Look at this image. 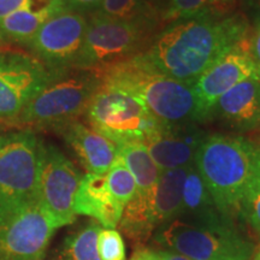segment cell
<instances>
[{"mask_svg":"<svg viewBox=\"0 0 260 260\" xmlns=\"http://www.w3.org/2000/svg\"><path fill=\"white\" fill-rule=\"evenodd\" d=\"M241 14L204 15L164 25L142 56L160 73L193 83L247 38Z\"/></svg>","mask_w":260,"mask_h":260,"instance_id":"6da1fadb","label":"cell"},{"mask_svg":"<svg viewBox=\"0 0 260 260\" xmlns=\"http://www.w3.org/2000/svg\"><path fill=\"white\" fill-rule=\"evenodd\" d=\"M95 74L102 84L117 87L138 96L162 124L203 123L191 83L160 73L142 53Z\"/></svg>","mask_w":260,"mask_h":260,"instance_id":"7a4b0ae2","label":"cell"},{"mask_svg":"<svg viewBox=\"0 0 260 260\" xmlns=\"http://www.w3.org/2000/svg\"><path fill=\"white\" fill-rule=\"evenodd\" d=\"M256 149L258 145L242 136L209 134L195 155V168L217 207L233 220L255 176Z\"/></svg>","mask_w":260,"mask_h":260,"instance_id":"3957f363","label":"cell"},{"mask_svg":"<svg viewBox=\"0 0 260 260\" xmlns=\"http://www.w3.org/2000/svg\"><path fill=\"white\" fill-rule=\"evenodd\" d=\"M99 86L100 79L93 71L79 69L59 71L11 121L17 125L25 126V129L57 130L84 115Z\"/></svg>","mask_w":260,"mask_h":260,"instance_id":"277c9868","label":"cell"},{"mask_svg":"<svg viewBox=\"0 0 260 260\" xmlns=\"http://www.w3.org/2000/svg\"><path fill=\"white\" fill-rule=\"evenodd\" d=\"M84 116L90 128L117 146L145 144L168 126L159 122L138 96L102 83Z\"/></svg>","mask_w":260,"mask_h":260,"instance_id":"5b68a950","label":"cell"},{"mask_svg":"<svg viewBox=\"0 0 260 260\" xmlns=\"http://www.w3.org/2000/svg\"><path fill=\"white\" fill-rule=\"evenodd\" d=\"M154 240L190 260H251L255 253L254 243L236 225L210 228L175 219L158 228Z\"/></svg>","mask_w":260,"mask_h":260,"instance_id":"8992f818","label":"cell"},{"mask_svg":"<svg viewBox=\"0 0 260 260\" xmlns=\"http://www.w3.org/2000/svg\"><path fill=\"white\" fill-rule=\"evenodd\" d=\"M87 17L82 48L74 69L99 73L144 53L157 32L94 14Z\"/></svg>","mask_w":260,"mask_h":260,"instance_id":"52a82bcc","label":"cell"},{"mask_svg":"<svg viewBox=\"0 0 260 260\" xmlns=\"http://www.w3.org/2000/svg\"><path fill=\"white\" fill-rule=\"evenodd\" d=\"M41 146L31 129L0 135V211L38 201Z\"/></svg>","mask_w":260,"mask_h":260,"instance_id":"ba28073f","label":"cell"},{"mask_svg":"<svg viewBox=\"0 0 260 260\" xmlns=\"http://www.w3.org/2000/svg\"><path fill=\"white\" fill-rule=\"evenodd\" d=\"M56 230L38 201L0 211V260H42Z\"/></svg>","mask_w":260,"mask_h":260,"instance_id":"9c48e42d","label":"cell"},{"mask_svg":"<svg viewBox=\"0 0 260 260\" xmlns=\"http://www.w3.org/2000/svg\"><path fill=\"white\" fill-rule=\"evenodd\" d=\"M82 175L54 145L41 146L38 203L56 229L74 223V200Z\"/></svg>","mask_w":260,"mask_h":260,"instance_id":"30bf717a","label":"cell"},{"mask_svg":"<svg viewBox=\"0 0 260 260\" xmlns=\"http://www.w3.org/2000/svg\"><path fill=\"white\" fill-rule=\"evenodd\" d=\"M54 75L32 54L0 48V118L17 117Z\"/></svg>","mask_w":260,"mask_h":260,"instance_id":"8fae6325","label":"cell"},{"mask_svg":"<svg viewBox=\"0 0 260 260\" xmlns=\"http://www.w3.org/2000/svg\"><path fill=\"white\" fill-rule=\"evenodd\" d=\"M86 29V16L64 10L47 19L27 46L51 71L74 69Z\"/></svg>","mask_w":260,"mask_h":260,"instance_id":"7c38bea8","label":"cell"},{"mask_svg":"<svg viewBox=\"0 0 260 260\" xmlns=\"http://www.w3.org/2000/svg\"><path fill=\"white\" fill-rule=\"evenodd\" d=\"M245 40L224 54L191 83L203 123L207 121L211 109L223 94L242 81L256 79L254 65L245 47Z\"/></svg>","mask_w":260,"mask_h":260,"instance_id":"4fadbf2b","label":"cell"},{"mask_svg":"<svg viewBox=\"0 0 260 260\" xmlns=\"http://www.w3.org/2000/svg\"><path fill=\"white\" fill-rule=\"evenodd\" d=\"M209 136L198 123L168 125L145 142L149 154L161 171L189 168L197 152Z\"/></svg>","mask_w":260,"mask_h":260,"instance_id":"5bb4252c","label":"cell"},{"mask_svg":"<svg viewBox=\"0 0 260 260\" xmlns=\"http://www.w3.org/2000/svg\"><path fill=\"white\" fill-rule=\"evenodd\" d=\"M210 119L237 130L249 132L260 126V82L249 79L237 83L217 100L209 113Z\"/></svg>","mask_w":260,"mask_h":260,"instance_id":"9a60e30c","label":"cell"},{"mask_svg":"<svg viewBox=\"0 0 260 260\" xmlns=\"http://www.w3.org/2000/svg\"><path fill=\"white\" fill-rule=\"evenodd\" d=\"M56 132L61 134L75 152L87 174L105 175L118 159V146L115 142L79 121Z\"/></svg>","mask_w":260,"mask_h":260,"instance_id":"2e32d148","label":"cell"},{"mask_svg":"<svg viewBox=\"0 0 260 260\" xmlns=\"http://www.w3.org/2000/svg\"><path fill=\"white\" fill-rule=\"evenodd\" d=\"M123 210L124 205L110 191L105 175H83L75 195V214L90 217L103 228L115 229L122 218Z\"/></svg>","mask_w":260,"mask_h":260,"instance_id":"e0dca14e","label":"cell"},{"mask_svg":"<svg viewBox=\"0 0 260 260\" xmlns=\"http://www.w3.org/2000/svg\"><path fill=\"white\" fill-rule=\"evenodd\" d=\"M177 219L195 225L220 228L235 225V220L220 212L195 165L188 168L182 194V207Z\"/></svg>","mask_w":260,"mask_h":260,"instance_id":"ac0fdd59","label":"cell"},{"mask_svg":"<svg viewBox=\"0 0 260 260\" xmlns=\"http://www.w3.org/2000/svg\"><path fill=\"white\" fill-rule=\"evenodd\" d=\"M64 10L60 0H31L27 8L0 19V32L5 41L28 45L47 19Z\"/></svg>","mask_w":260,"mask_h":260,"instance_id":"d6986e66","label":"cell"},{"mask_svg":"<svg viewBox=\"0 0 260 260\" xmlns=\"http://www.w3.org/2000/svg\"><path fill=\"white\" fill-rule=\"evenodd\" d=\"M188 168L161 171L154 189V217L160 228L177 219L182 207V194Z\"/></svg>","mask_w":260,"mask_h":260,"instance_id":"ffe728a7","label":"cell"},{"mask_svg":"<svg viewBox=\"0 0 260 260\" xmlns=\"http://www.w3.org/2000/svg\"><path fill=\"white\" fill-rule=\"evenodd\" d=\"M95 14L158 32L162 28L161 11L145 0H103Z\"/></svg>","mask_w":260,"mask_h":260,"instance_id":"44dd1931","label":"cell"},{"mask_svg":"<svg viewBox=\"0 0 260 260\" xmlns=\"http://www.w3.org/2000/svg\"><path fill=\"white\" fill-rule=\"evenodd\" d=\"M153 198L154 191L151 194H140L136 191L133 199L124 206L118 226L133 241H146L158 228L154 217Z\"/></svg>","mask_w":260,"mask_h":260,"instance_id":"7402d4cb","label":"cell"},{"mask_svg":"<svg viewBox=\"0 0 260 260\" xmlns=\"http://www.w3.org/2000/svg\"><path fill=\"white\" fill-rule=\"evenodd\" d=\"M118 155L134 177L136 191L140 194L153 193L161 170L152 159L145 144L133 142L118 146Z\"/></svg>","mask_w":260,"mask_h":260,"instance_id":"603a6c76","label":"cell"},{"mask_svg":"<svg viewBox=\"0 0 260 260\" xmlns=\"http://www.w3.org/2000/svg\"><path fill=\"white\" fill-rule=\"evenodd\" d=\"M230 11L224 8L220 0H169L161 11L162 27L181 19L204 15H226Z\"/></svg>","mask_w":260,"mask_h":260,"instance_id":"cb8c5ba5","label":"cell"},{"mask_svg":"<svg viewBox=\"0 0 260 260\" xmlns=\"http://www.w3.org/2000/svg\"><path fill=\"white\" fill-rule=\"evenodd\" d=\"M100 229L102 226L99 223H89L81 232L67 239L63 260H102L96 247Z\"/></svg>","mask_w":260,"mask_h":260,"instance_id":"d4e9b609","label":"cell"},{"mask_svg":"<svg viewBox=\"0 0 260 260\" xmlns=\"http://www.w3.org/2000/svg\"><path fill=\"white\" fill-rule=\"evenodd\" d=\"M105 177L107 186H109V189L113 197L125 206L133 199L138 188H136L135 180L132 172L125 167L119 155L115 164L105 174Z\"/></svg>","mask_w":260,"mask_h":260,"instance_id":"484cf974","label":"cell"},{"mask_svg":"<svg viewBox=\"0 0 260 260\" xmlns=\"http://www.w3.org/2000/svg\"><path fill=\"white\" fill-rule=\"evenodd\" d=\"M240 214L247 220L260 239V178L256 175L253 177L243 195Z\"/></svg>","mask_w":260,"mask_h":260,"instance_id":"4316f807","label":"cell"},{"mask_svg":"<svg viewBox=\"0 0 260 260\" xmlns=\"http://www.w3.org/2000/svg\"><path fill=\"white\" fill-rule=\"evenodd\" d=\"M98 253L102 260H125V246L121 233L102 228L96 240Z\"/></svg>","mask_w":260,"mask_h":260,"instance_id":"83f0119b","label":"cell"},{"mask_svg":"<svg viewBox=\"0 0 260 260\" xmlns=\"http://www.w3.org/2000/svg\"><path fill=\"white\" fill-rule=\"evenodd\" d=\"M102 2L103 0H60L65 10L84 16L94 14L99 9Z\"/></svg>","mask_w":260,"mask_h":260,"instance_id":"f1b7e54d","label":"cell"},{"mask_svg":"<svg viewBox=\"0 0 260 260\" xmlns=\"http://www.w3.org/2000/svg\"><path fill=\"white\" fill-rule=\"evenodd\" d=\"M245 47L254 65L256 80L260 82V31H254L249 38H246Z\"/></svg>","mask_w":260,"mask_h":260,"instance_id":"f546056e","label":"cell"},{"mask_svg":"<svg viewBox=\"0 0 260 260\" xmlns=\"http://www.w3.org/2000/svg\"><path fill=\"white\" fill-rule=\"evenodd\" d=\"M31 0H0V19L8 17L18 10L27 8Z\"/></svg>","mask_w":260,"mask_h":260,"instance_id":"4dcf8cb0","label":"cell"},{"mask_svg":"<svg viewBox=\"0 0 260 260\" xmlns=\"http://www.w3.org/2000/svg\"><path fill=\"white\" fill-rule=\"evenodd\" d=\"M129 260H160L158 251H152L149 248H140L135 251Z\"/></svg>","mask_w":260,"mask_h":260,"instance_id":"1f68e13d","label":"cell"},{"mask_svg":"<svg viewBox=\"0 0 260 260\" xmlns=\"http://www.w3.org/2000/svg\"><path fill=\"white\" fill-rule=\"evenodd\" d=\"M158 254L160 260H190L187 256L171 251H158Z\"/></svg>","mask_w":260,"mask_h":260,"instance_id":"d6a6232c","label":"cell"},{"mask_svg":"<svg viewBox=\"0 0 260 260\" xmlns=\"http://www.w3.org/2000/svg\"><path fill=\"white\" fill-rule=\"evenodd\" d=\"M145 2L149 3V4H151V5L155 6V8L160 10V11H162V9H164L165 5L168 4L169 0H145Z\"/></svg>","mask_w":260,"mask_h":260,"instance_id":"836d02e7","label":"cell"},{"mask_svg":"<svg viewBox=\"0 0 260 260\" xmlns=\"http://www.w3.org/2000/svg\"><path fill=\"white\" fill-rule=\"evenodd\" d=\"M254 27H255V31H260V0H259L258 8H256V11H255Z\"/></svg>","mask_w":260,"mask_h":260,"instance_id":"e575fe53","label":"cell"},{"mask_svg":"<svg viewBox=\"0 0 260 260\" xmlns=\"http://www.w3.org/2000/svg\"><path fill=\"white\" fill-rule=\"evenodd\" d=\"M220 3L224 5V8H225L228 11L232 12L233 11V6L235 4V0H220Z\"/></svg>","mask_w":260,"mask_h":260,"instance_id":"d590c367","label":"cell"},{"mask_svg":"<svg viewBox=\"0 0 260 260\" xmlns=\"http://www.w3.org/2000/svg\"><path fill=\"white\" fill-rule=\"evenodd\" d=\"M255 175L260 178V146H258V149H256V169H255Z\"/></svg>","mask_w":260,"mask_h":260,"instance_id":"8d00e7d4","label":"cell"},{"mask_svg":"<svg viewBox=\"0 0 260 260\" xmlns=\"http://www.w3.org/2000/svg\"><path fill=\"white\" fill-rule=\"evenodd\" d=\"M252 259H253V260H260V249H259L258 252L254 253V255H253Z\"/></svg>","mask_w":260,"mask_h":260,"instance_id":"74e56055","label":"cell"},{"mask_svg":"<svg viewBox=\"0 0 260 260\" xmlns=\"http://www.w3.org/2000/svg\"><path fill=\"white\" fill-rule=\"evenodd\" d=\"M5 42V39H4V37H3L2 35V32H0V46H2L3 44H4Z\"/></svg>","mask_w":260,"mask_h":260,"instance_id":"f35d334b","label":"cell"}]
</instances>
